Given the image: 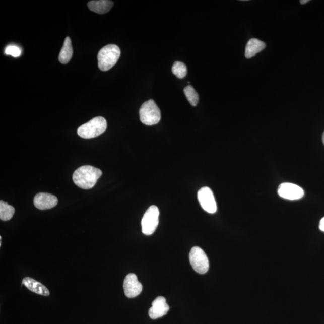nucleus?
<instances>
[{
  "mask_svg": "<svg viewBox=\"0 0 324 324\" xmlns=\"http://www.w3.org/2000/svg\"><path fill=\"white\" fill-rule=\"evenodd\" d=\"M114 2L109 0H99L90 1L88 3V7L91 11L98 14H105L111 10Z\"/></svg>",
  "mask_w": 324,
  "mask_h": 324,
  "instance_id": "nucleus-14",
  "label": "nucleus"
},
{
  "mask_svg": "<svg viewBox=\"0 0 324 324\" xmlns=\"http://www.w3.org/2000/svg\"><path fill=\"white\" fill-rule=\"evenodd\" d=\"M107 121L105 118L97 117L91 119L87 123L81 125L78 129L79 136L84 139H91L102 134L106 130Z\"/></svg>",
  "mask_w": 324,
  "mask_h": 324,
  "instance_id": "nucleus-3",
  "label": "nucleus"
},
{
  "mask_svg": "<svg viewBox=\"0 0 324 324\" xmlns=\"http://www.w3.org/2000/svg\"><path fill=\"white\" fill-rule=\"evenodd\" d=\"M57 198L48 193H39L34 198V206L41 210L52 209L57 205Z\"/></svg>",
  "mask_w": 324,
  "mask_h": 324,
  "instance_id": "nucleus-10",
  "label": "nucleus"
},
{
  "mask_svg": "<svg viewBox=\"0 0 324 324\" xmlns=\"http://www.w3.org/2000/svg\"><path fill=\"white\" fill-rule=\"evenodd\" d=\"M140 120L147 125H155L161 119V112L153 100L144 102L140 109Z\"/></svg>",
  "mask_w": 324,
  "mask_h": 324,
  "instance_id": "nucleus-4",
  "label": "nucleus"
},
{
  "mask_svg": "<svg viewBox=\"0 0 324 324\" xmlns=\"http://www.w3.org/2000/svg\"><path fill=\"white\" fill-rule=\"evenodd\" d=\"M172 73L178 78H184L187 75V67L183 62L175 61L172 68Z\"/></svg>",
  "mask_w": 324,
  "mask_h": 324,
  "instance_id": "nucleus-18",
  "label": "nucleus"
},
{
  "mask_svg": "<svg viewBox=\"0 0 324 324\" xmlns=\"http://www.w3.org/2000/svg\"><path fill=\"white\" fill-rule=\"evenodd\" d=\"M266 43L259 39H251L248 41L245 50V56L251 58L266 48Z\"/></svg>",
  "mask_w": 324,
  "mask_h": 324,
  "instance_id": "nucleus-13",
  "label": "nucleus"
},
{
  "mask_svg": "<svg viewBox=\"0 0 324 324\" xmlns=\"http://www.w3.org/2000/svg\"><path fill=\"white\" fill-rule=\"evenodd\" d=\"M6 54L11 55L14 57H18L21 54V50L19 47L14 45L8 46L5 50Z\"/></svg>",
  "mask_w": 324,
  "mask_h": 324,
  "instance_id": "nucleus-19",
  "label": "nucleus"
},
{
  "mask_svg": "<svg viewBox=\"0 0 324 324\" xmlns=\"http://www.w3.org/2000/svg\"><path fill=\"white\" fill-rule=\"evenodd\" d=\"M22 284L26 286L29 290L37 294L44 295V296H48L50 294L48 288L45 286L32 278H25L23 280Z\"/></svg>",
  "mask_w": 324,
  "mask_h": 324,
  "instance_id": "nucleus-12",
  "label": "nucleus"
},
{
  "mask_svg": "<svg viewBox=\"0 0 324 324\" xmlns=\"http://www.w3.org/2000/svg\"><path fill=\"white\" fill-rule=\"evenodd\" d=\"M319 227L320 231L324 232V218L320 220Z\"/></svg>",
  "mask_w": 324,
  "mask_h": 324,
  "instance_id": "nucleus-20",
  "label": "nucleus"
},
{
  "mask_svg": "<svg viewBox=\"0 0 324 324\" xmlns=\"http://www.w3.org/2000/svg\"><path fill=\"white\" fill-rule=\"evenodd\" d=\"M189 260L191 267L198 273L205 274L209 269V258L202 248L199 247L191 248Z\"/></svg>",
  "mask_w": 324,
  "mask_h": 324,
  "instance_id": "nucleus-5",
  "label": "nucleus"
},
{
  "mask_svg": "<svg viewBox=\"0 0 324 324\" xmlns=\"http://www.w3.org/2000/svg\"><path fill=\"white\" fill-rule=\"evenodd\" d=\"M169 309V306L166 303V299L163 297H157L153 301L152 306L149 309L150 318L156 319L165 316L167 314Z\"/></svg>",
  "mask_w": 324,
  "mask_h": 324,
  "instance_id": "nucleus-11",
  "label": "nucleus"
},
{
  "mask_svg": "<svg viewBox=\"0 0 324 324\" xmlns=\"http://www.w3.org/2000/svg\"><path fill=\"white\" fill-rule=\"evenodd\" d=\"M309 2V0H301L300 3L301 5H304Z\"/></svg>",
  "mask_w": 324,
  "mask_h": 324,
  "instance_id": "nucleus-21",
  "label": "nucleus"
},
{
  "mask_svg": "<svg viewBox=\"0 0 324 324\" xmlns=\"http://www.w3.org/2000/svg\"><path fill=\"white\" fill-rule=\"evenodd\" d=\"M121 55L120 49L115 45H108L100 50L97 56L98 66L102 71H108L117 63Z\"/></svg>",
  "mask_w": 324,
  "mask_h": 324,
  "instance_id": "nucleus-2",
  "label": "nucleus"
},
{
  "mask_svg": "<svg viewBox=\"0 0 324 324\" xmlns=\"http://www.w3.org/2000/svg\"><path fill=\"white\" fill-rule=\"evenodd\" d=\"M72 55H73V48H72L71 40L70 37H67L59 55V62L63 64L68 63L72 58Z\"/></svg>",
  "mask_w": 324,
  "mask_h": 324,
  "instance_id": "nucleus-15",
  "label": "nucleus"
},
{
  "mask_svg": "<svg viewBox=\"0 0 324 324\" xmlns=\"http://www.w3.org/2000/svg\"><path fill=\"white\" fill-rule=\"evenodd\" d=\"M184 92L190 105L193 106H197L199 102V96L194 88L192 86H188L185 87Z\"/></svg>",
  "mask_w": 324,
  "mask_h": 324,
  "instance_id": "nucleus-17",
  "label": "nucleus"
},
{
  "mask_svg": "<svg viewBox=\"0 0 324 324\" xmlns=\"http://www.w3.org/2000/svg\"><path fill=\"white\" fill-rule=\"evenodd\" d=\"M322 141H323V143L324 144V132H323V135H322Z\"/></svg>",
  "mask_w": 324,
  "mask_h": 324,
  "instance_id": "nucleus-22",
  "label": "nucleus"
},
{
  "mask_svg": "<svg viewBox=\"0 0 324 324\" xmlns=\"http://www.w3.org/2000/svg\"><path fill=\"white\" fill-rule=\"evenodd\" d=\"M123 288L125 296L135 298L139 295L143 291V285L138 281L137 276L134 273H130L125 277Z\"/></svg>",
  "mask_w": 324,
  "mask_h": 324,
  "instance_id": "nucleus-9",
  "label": "nucleus"
},
{
  "mask_svg": "<svg viewBox=\"0 0 324 324\" xmlns=\"http://www.w3.org/2000/svg\"><path fill=\"white\" fill-rule=\"evenodd\" d=\"M159 210L157 207L152 206L148 209L141 221L144 234L150 235L155 232L159 224Z\"/></svg>",
  "mask_w": 324,
  "mask_h": 324,
  "instance_id": "nucleus-6",
  "label": "nucleus"
},
{
  "mask_svg": "<svg viewBox=\"0 0 324 324\" xmlns=\"http://www.w3.org/2000/svg\"><path fill=\"white\" fill-rule=\"evenodd\" d=\"M198 199L203 209L207 213L214 214L217 211V204L215 197L209 187H204L198 191Z\"/></svg>",
  "mask_w": 324,
  "mask_h": 324,
  "instance_id": "nucleus-7",
  "label": "nucleus"
},
{
  "mask_svg": "<svg viewBox=\"0 0 324 324\" xmlns=\"http://www.w3.org/2000/svg\"><path fill=\"white\" fill-rule=\"evenodd\" d=\"M280 197L288 200H298L304 197V191L298 185L285 182L279 185L278 191Z\"/></svg>",
  "mask_w": 324,
  "mask_h": 324,
  "instance_id": "nucleus-8",
  "label": "nucleus"
},
{
  "mask_svg": "<svg viewBox=\"0 0 324 324\" xmlns=\"http://www.w3.org/2000/svg\"><path fill=\"white\" fill-rule=\"evenodd\" d=\"M14 207L9 205L3 200L0 201V219L3 221H8L13 218L15 213Z\"/></svg>",
  "mask_w": 324,
  "mask_h": 324,
  "instance_id": "nucleus-16",
  "label": "nucleus"
},
{
  "mask_svg": "<svg viewBox=\"0 0 324 324\" xmlns=\"http://www.w3.org/2000/svg\"><path fill=\"white\" fill-rule=\"evenodd\" d=\"M102 175L101 170L92 166L85 165L74 172L73 180L78 187L83 189H90L95 185Z\"/></svg>",
  "mask_w": 324,
  "mask_h": 324,
  "instance_id": "nucleus-1",
  "label": "nucleus"
}]
</instances>
